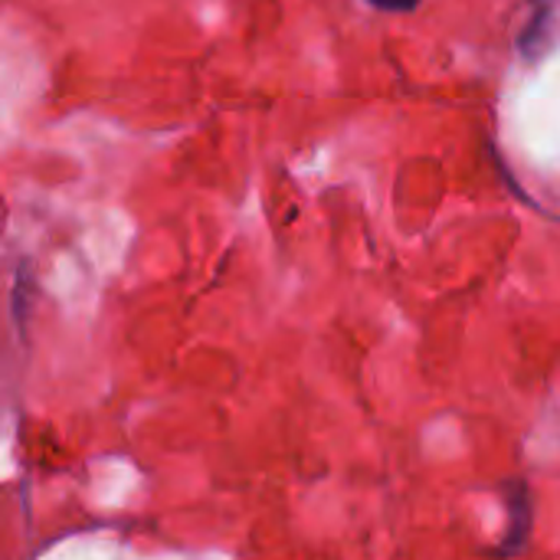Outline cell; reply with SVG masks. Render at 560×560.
Returning a JSON list of instances; mask_svg holds the SVG:
<instances>
[{
	"label": "cell",
	"mask_w": 560,
	"mask_h": 560,
	"mask_svg": "<svg viewBox=\"0 0 560 560\" xmlns=\"http://www.w3.org/2000/svg\"><path fill=\"white\" fill-rule=\"evenodd\" d=\"M505 499H509V515H512V528H509V541L502 545V558L515 555L525 548L528 541V525H532V505H528V486L525 482H515L505 489Z\"/></svg>",
	"instance_id": "cell-1"
},
{
	"label": "cell",
	"mask_w": 560,
	"mask_h": 560,
	"mask_svg": "<svg viewBox=\"0 0 560 560\" xmlns=\"http://www.w3.org/2000/svg\"><path fill=\"white\" fill-rule=\"evenodd\" d=\"M374 10H384V13H410L420 7V0H368Z\"/></svg>",
	"instance_id": "cell-2"
}]
</instances>
